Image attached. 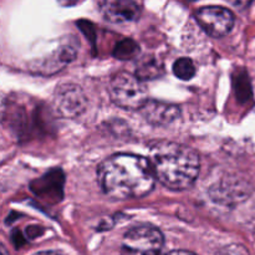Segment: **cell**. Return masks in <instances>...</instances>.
<instances>
[{
	"instance_id": "9a60e30c",
	"label": "cell",
	"mask_w": 255,
	"mask_h": 255,
	"mask_svg": "<svg viewBox=\"0 0 255 255\" xmlns=\"http://www.w3.org/2000/svg\"><path fill=\"white\" fill-rule=\"evenodd\" d=\"M231 1L233 2V4H241V2L246 1V0H231Z\"/></svg>"
},
{
	"instance_id": "277c9868",
	"label": "cell",
	"mask_w": 255,
	"mask_h": 255,
	"mask_svg": "<svg viewBox=\"0 0 255 255\" xmlns=\"http://www.w3.org/2000/svg\"><path fill=\"white\" fill-rule=\"evenodd\" d=\"M163 246L164 237L159 229L141 224L125 234L120 255H161Z\"/></svg>"
},
{
	"instance_id": "52a82bcc",
	"label": "cell",
	"mask_w": 255,
	"mask_h": 255,
	"mask_svg": "<svg viewBox=\"0 0 255 255\" xmlns=\"http://www.w3.org/2000/svg\"><path fill=\"white\" fill-rule=\"evenodd\" d=\"M139 111L143 119L153 126H169L181 117V109L177 105L154 100H147Z\"/></svg>"
},
{
	"instance_id": "ba28073f",
	"label": "cell",
	"mask_w": 255,
	"mask_h": 255,
	"mask_svg": "<svg viewBox=\"0 0 255 255\" xmlns=\"http://www.w3.org/2000/svg\"><path fill=\"white\" fill-rule=\"evenodd\" d=\"M141 9L134 0H112L105 7V16L116 24L134 21L139 17Z\"/></svg>"
},
{
	"instance_id": "2e32d148",
	"label": "cell",
	"mask_w": 255,
	"mask_h": 255,
	"mask_svg": "<svg viewBox=\"0 0 255 255\" xmlns=\"http://www.w3.org/2000/svg\"><path fill=\"white\" fill-rule=\"evenodd\" d=\"M1 255H7L6 249H5L4 246H1Z\"/></svg>"
},
{
	"instance_id": "7c38bea8",
	"label": "cell",
	"mask_w": 255,
	"mask_h": 255,
	"mask_svg": "<svg viewBox=\"0 0 255 255\" xmlns=\"http://www.w3.org/2000/svg\"><path fill=\"white\" fill-rule=\"evenodd\" d=\"M227 255H249L242 246H231L227 248Z\"/></svg>"
},
{
	"instance_id": "5bb4252c",
	"label": "cell",
	"mask_w": 255,
	"mask_h": 255,
	"mask_svg": "<svg viewBox=\"0 0 255 255\" xmlns=\"http://www.w3.org/2000/svg\"><path fill=\"white\" fill-rule=\"evenodd\" d=\"M34 255H60L56 252H50V251H45V252H40V253H36Z\"/></svg>"
},
{
	"instance_id": "7a4b0ae2",
	"label": "cell",
	"mask_w": 255,
	"mask_h": 255,
	"mask_svg": "<svg viewBox=\"0 0 255 255\" xmlns=\"http://www.w3.org/2000/svg\"><path fill=\"white\" fill-rule=\"evenodd\" d=\"M156 178L164 187L183 191L193 186L199 173V156L193 148L176 142H158L151 149Z\"/></svg>"
},
{
	"instance_id": "4fadbf2b",
	"label": "cell",
	"mask_w": 255,
	"mask_h": 255,
	"mask_svg": "<svg viewBox=\"0 0 255 255\" xmlns=\"http://www.w3.org/2000/svg\"><path fill=\"white\" fill-rule=\"evenodd\" d=\"M166 255H197V254L192 253V252H188V251H173Z\"/></svg>"
},
{
	"instance_id": "8fae6325",
	"label": "cell",
	"mask_w": 255,
	"mask_h": 255,
	"mask_svg": "<svg viewBox=\"0 0 255 255\" xmlns=\"http://www.w3.org/2000/svg\"><path fill=\"white\" fill-rule=\"evenodd\" d=\"M173 74L176 75L178 79L191 80L196 75V66H194L193 61L188 57H182V59L176 60L173 64Z\"/></svg>"
},
{
	"instance_id": "3957f363",
	"label": "cell",
	"mask_w": 255,
	"mask_h": 255,
	"mask_svg": "<svg viewBox=\"0 0 255 255\" xmlns=\"http://www.w3.org/2000/svg\"><path fill=\"white\" fill-rule=\"evenodd\" d=\"M110 97L125 110H141L148 100L146 86L138 76L129 72H117L110 81Z\"/></svg>"
},
{
	"instance_id": "5b68a950",
	"label": "cell",
	"mask_w": 255,
	"mask_h": 255,
	"mask_svg": "<svg viewBox=\"0 0 255 255\" xmlns=\"http://www.w3.org/2000/svg\"><path fill=\"white\" fill-rule=\"evenodd\" d=\"M199 26L212 37H223L234 26V15L223 6H204L196 12Z\"/></svg>"
},
{
	"instance_id": "30bf717a",
	"label": "cell",
	"mask_w": 255,
	"mask_h": 255,
	"mask_svg": "<svg viewBox=\"0 0 255 255\" xmlns=\"http://www.w3.org/2000/svg\"><path fill=\"white\" fill-rule=\"evenodd\" d=\"M139 46L131 39H124L116 44L114 49V56L120 60H131L138 56Z\"/></svg>"
},
{
	"instance_id": "9c48e42d",
	"label": "cell",
	"mask_w": 255,
	"mask_h": 255,
	"mask_svg": "<svg viewBox=\"0 0 255 255\" xmlns=\"http://www.w3.org/2000/svg\"><path fill=\"white\" fill-rule=\"evenodd\" d=\"M163 74V66L161 62L153 56H144L138 60L136 67V76L143 80H154Z\"/></svg>"
},
{
	"instance_id": "8992f818",
	"label": "cell",
	"mask_w": 255,
	"mask_h": 255,
	"mask_svg": "<svg viewBox=\"0 0 255 255\" xmlns=\"http://www.w3.org/2000/svg\"><path fill=\"white\" fill-rule=\"evenodd\" d=\"M54 104L61 116L72 119L85 111L87 100L81 87L74 84H64L60 85L55 91Z\"/></svg>"
},
{
	"instance_id": "6da1fadb",
	"label": "cell",
	"mask_w": 255,
	"mask_h": 255,
	"mask_svg": "<svg viewBox=\"0 0 255 255\" xmlns=\"http://www.w3.org/2000/svg\"><path fill=\"white\" fill-rule=\"evenodd\" d=\"M105 194L114 199L141 198L156 183L151 161L132 153H116L105 159L97 171Z\"/></svg>"
}]
</instances>
